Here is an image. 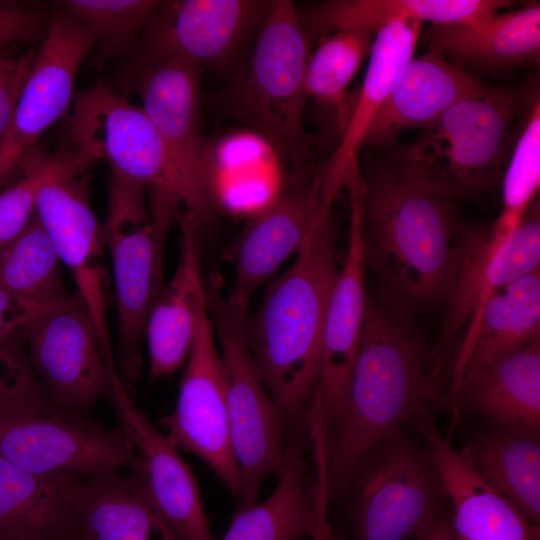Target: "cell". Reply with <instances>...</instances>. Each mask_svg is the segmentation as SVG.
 Instances as JSON below:
<instances>
[{
	"mask_svg": "<svg viewBox=\"0 0 540 540\" xmlns=\"http://www.w3.org/2000/svg\"><path fill=\"white\" fill-rule=\"evenodd\" d=\"M409 317L367 299L346 411L325 433L329 500L349 494L357 469L380 442L446 400L440 350Z\"/></svg>",
	"mask_w": 540,
	"mask_h": 540,
	"instance_id": "1",
	"label": "cell"
},
{
	"mask_svg": "<svg viewBox=\"0 0 540 540\" xmlns=\"http://www.w3.org/2000/svg\"><path fill=\"white\" fill-rule=\"evenodd\" d=\"M331 214L298 251L294 264L266 289L246 324L254 368L277 407L285 444L304 441L306 417L319 385L329 298L338 276Z\"/></svg>",
	"mask_w": 540,
	"mask_h": 540,
	"instance_id": "2",
	"label": "cell"
},
{
	"mask_svg": "<svg viewBox=\"0 0 540 540\" xmlns=\"http://www.w3.org/2000/svg\"><path fill=\"white\" fill-rule=\"evenodd\" d=\"M362 248L380 303L410 316L444 300L462 227L450 199L425 192L391 165L362 177Z\"/></svg>",
	"mask_w": 540,
	"mask_h": 540,
	"instance_id": "3",
	"label": "cell"
},
{
	"mask_svg": "<svg viewBox=\"0 0 540 540\" xmlns=\"http://www.w3.org/2000/svg\"><path fill=\"white\" fill-rule=\"evenodd\" d=\"M309 57L308 35L294 3L271 1L246 64L219 98L223 113L262 134L295 175L310 168L302 124Z\"/></svg>",
	"mask_w": 540,
	"mask_h": 540,
	"instance_id": "4",
	"label": "cell"
},
{
	"mask_svg": "<svg viewBox=\"0 0 540 540\" xmlns=\"http://www.w3.org/2000/svg\"><path fill=\"white\" fill-rule=\"evenodd\" d=\"M111 170L108 213L102 224L109 247L118 315L116 366L131 394L141 371L140 338L163 286L164 250L179 202Z\"/></svg>",
	"mask_w": 540,
	"mask_h": 540,
	"instance_id": "5",
	"label": "cell"
},
{
	"mask_svg": "<svg viewBox=\"0 0 540 540\" xmlns=\"http://www.w3.org/2000/svg\"><path fill=\"white\" fill-rule=\"evenodd\" d=\"M517 93L486 86L421 128L391 166L430 194L468 197L501 177L510 125L520 106Z\"/></svg>",
	"mask_w": 540,
	"mask_h": 540,
	"instance_id": "6",
	"label": "cell"
},
{
	"mask_svg": "<svg viewBox=\"0 0 540 540\" xmlns=\"http://www.w3.org/2000/svg\"><path fill=\"white\" fill-rule=\"evenodd\" d=\"M214 280L206 286V307L220 345L231 445L240 479V509L258 501L262 483L281 468L283 421L260 380L246 341L247 308L232 304Z\"/></svg>",
	"mask_w": 540,
	"mask_h": 540,
	"instance_id": "7",
	"label": "cell"
},
{
	"mask_svg": "<svg viewBox=\"0 0 540 540\" xmlns=\"http://www.w3.org/2000/svg\"><path fill=\"white\" fill-rule=\"evenodd\" d=\"M350 492L354 540L415 539L448 502L430 452L402 431L368 454L355 473Z\"/></svg>",
	"mask_w": 540,
	"mask_h": 540,
	"instance_id": "8",
	"label": "cell"
},
{
	"mask_svg": "<svg viewBox=\"0 0 540 540\" xmlns=\"http://www.w3.org/2000/svg\"><path fill=\"white\" fill-rule=\"evenodd\" d=\"M29 364L50 399L78 413H90L110 399L108 375L118 371L79 293L46 305L20 330Z\"/></svg>",
	"mask_w": 540,
	"mask_h": 540,
	"instance_id": "9",
	"label": "cell"
},
{
	"mask_svg": "<svg viewBox=\"0 0 540 540\" xmlns=\"http://www.w3.org/2000/svg\"><path fill=\"white\" fill-rule=\"evenodd\" d=\"M201 67L174 58L140 72L133 84L182 189L184 210L209 224L217 208L212 150L202 135Z\"/></svg>",
	"mask_w": 540,
	"mask_h": 540,
	"instance_id": "10",
	"label": "cell"
},
{
	"mask_svg": "<svg viewBox=\"0 0 540 540\" xmlns=\"http://www.w3.org/2000/svg\"><path fill=\"white\" fill-rule=\"evenodd\" d=\"M271 1H161L127 57L133 83L143 70L181 58L198 66L222 68L255 36Z\"/></svg>",
	"mask_w": 540,
	"mask_h": 540,
	"instance_id": "11",
	"label": "cell"
},
{
	"mask_svg": "<svg viewBox=\"0 0 540 540\" xmlns=\"http://www.w3.org/2000/svg\"><path fill=\"white\" fill-rule=\"evenodd\" d=\"M68 148L182 205V189L164 145L142 107L98 80L77 93L66 128Z\"/></svg>",
	"mask_w": 540,
	"mask_h": 540,
	"instance_id": "12",
	"label": "cell"
},
{
	"mask_svg": "<svg viewBox=\"0 0 540 540\" xmlns=\"http://www.w3.org/2000/svg\"><path fill=\"white\" fill-rule=\"evenodd\" d=\"M0 457L41 475H93L139 464L123 426L106 428L62 407L0 420Z\"/></svg>",
	"mask_w": 540,
	"mask_h": 540,
	"instance_id": "13",
	"label": "cell"
},
{
	"mask_svg": "<svg viewBox=\"0 0 540 540\" xmlns=\"http://www.w3.org/2000/svg\"><path fill=\"white\" fill-rule=\"evenodd\" d=\"M185 363L175 410L159 426L177 448L208 465L239 500L241 479L229 433L224 371L207 310Z\"/></svg>",
	"mask_w": 540,
	"mask_h": 540,
	"instance_id": "14",
	"label": "cell"
},
{
	"mask_svg": "<svg viewBox=\"0 0 540 540\" xmlns=\"http://www.w3.org/2000/svg\"><path fill=\"white\" fill-rule=\"evenodd\" d=\"M92 164L65 152L62 166L39 188L36 215L70 270L77 293L85 301L101 339L112 350L105 315L103 269L99 259L106 245L103 225L90 204Z\"/></svg>",
	"mask_w": 540,
	"mask_h": 540,
	"instance_id": "15",
	"label": "cell"
},
{
	"mask_svg": "<svg viewBox=\"0 0 540 540\" xmlns=\"http://www.w3.org/2000/svg\"><path fill=\"white\" fill-rule=\"evenodd\" d=\"M345 189L349 195L351 210L348 252L328 302L316 394L320 401L326 434L338 426L346 411L367 305L360 172L350 177Z\"/></svg>",
	"mask_w": 540,
	"mask_h": 540,
	"instance_id": "16",
	"label": "cell"
},
{
	"mask_svg": "<svg viewBox=\"0 0 540 540\" xmlns=\"http://www.w3.org/2000/svg\"><path fill=\"white\" fill-rule=\"evenodd\" d=\"M321 170L296 175V181L253 216L227 254L234 265V283L227 299L248 308L253 293L307 242L331 214L321 189Z\"/></svg>",
	"mask_w": 540,
	"mask_h": 540,
	"instance_id": "17",
	"label": "cell"
},
{
	"mask_svg": "<svg viewBox=\"0 0 540 540\" xmlns=\"http://www.w3.org/2000/svg\"><path fill=\"white\" fill-rule=\"evenodd\" d=\"M540 268V206L537 198L506 238L491 227L462 229L456 263L444 300L439 350L475 317L485 300L513 280Z\"/></svg>",
	"mask_w": 540,
	"mask_h": 540,
	"instance_id": "18",
	"label": "cell"
},
{
	"mask_svg": "<svg viewBox=\"0 0 540 540\" xmlns=\"http://www.w3.org/2000/svg\"><path fill=\"white\" fill-rule=\"evenodd\" d=\"M93 47L90 30L55 8L10 127L0 141V168L10 172L17 158L65 114L77 73Z\"/></svg>",
	"mask_w": 540,
	"mask_h": 540,
	"instance_id": "19",
	"label": "cell"
},
{
	"mask_svg": "<svg viewBox=\"0 0 540 540\" xmlns=\"http://www.w3.org/2000/svg\"><path fill=\"white\" fill-rule=\"evenodd\" d=\"M409 424L423 439L441 475L457 540H539L540 528L475 471L463 448L439 431L431 412Z\"/></svg>",
	"mask_w": 540,
	"mask_h": 540,
	"instance_id": "20",
	"label": "cell"
},
{
	"mask_svg": "<svg viewBox=\"0 0 540 540\" xmlns=\"http://www.w3.org/2000/svg\"><path fill=\"white\" fill-rule=\"evenodd\" d=\"M109 381L110 400L133 442L160 513L182 540H216L197 480L178 448L137 408L119 375Z\"/></svg>",
	"mask_w": 540,
	"mask_h": 540,
	"instance_id": "21",
	"label": "cell"
},
{
	"mask_svg": "<svg viewBox=\"0 0 540 540\" xmlns=\"http://www.w3.org/2000/svg\"><path fill=\"white\" fill-rule=\"evenodd\" d=\"M422 22L394 21L375 33L369 65L358 98L347 115L340 144L321 170L323 200L332 206L351 174L358 155L396 79L413 59Z\"/></svg>",
	"mask_w": 540,
	"mask_h": 540,
	"instance_id": "22",
	"label": "cell"
},
{
	"mask_svg": "<svg viewBox=\"0 0 540 540\" xmlns=\"http://www.w3.org/2000/svg\"><path fill=\"white\" fill-rule=\"evenodd\" d=\"M180 254L175 273L163 288L146 323L150 374L157 379L172 374L186 362L199 320L207 310L199 231L195 216L179 210Z\"/></svg>",
	"mask_w": 540,
	"mask_h": 540,
	"instance_id": "23",
	"label": "cell"
},
{
	"mask_svg": "<svg viewBox=\"0 0 540 540\" xmlns=\"http://www.w3.org/2000/svg\"><path fill=\"white\" fill-rule=\"evenodd\" d=\"M540 337V268L491 294L471 320L455 362L446 402L455 412L466 371L488 367Z\"/></svg>",
	"mask_w": 540,
	"mask_h": 540,
	"instance_id": "24",
	"label": "cell"
},
{
	"mask_svg": "<svg viewBox=\"0 0 540 540\" xmlns=\"http://www.w3.org/2000/svg\"><path fill=\"white\" fill-rule=\"evenodd\" d=\"M75 540H182L155 505L140 460L131 469L84 476Z\"/></svg>",
	"mask_w": 540,
	"mask_h": 540,
	"instance_id": "25",
	"label": "cell"
},
{
	"mask_svg": "<svg viewBox=\"0 0 540 540\" xmlns=\"http://www.w3.org/2000/svg\"><path fill=\"white\" fill-rule=\"evenodd\" d=\"M487 85L449 63L432 46L413 58L396 79L376 116L364 146L391 144L404 130L423 128L458 101Z\"/></svg>",
	"mask_w": 540,
	"mask_h": 540,
	"instance_id": "26",
	"label": "cell"
},
{
	"mask_svg": "<svg viewBox=\"0 0 540 540\" xmlns=\"http://www.w3.org/2000/svg\"><path fill=\"white\" fill-rule=\"evenodd\" d=\"M84 476L33 474L0 457V540H75Z\"/></svg>",
	"mask_w": 540,
	"mask_h": 540,
	"instance_id": "27",
	"label": "cell"
},
{
	"mask_svg": "<svg viewBox=\"0 0 540 540\" xmlns=\"http://www.w3.org/2000/svg\"><path fill=\"white\" fill-rule=\"evenodd\" d=\"M431 45L461 64L505 70L536 64L540 56V5L499 13L472 24L434 25Z\"/></svg>",
	"mask_w": 540,
	"mask_h": 540,
	"instance_id": "28",
	"label": "cell"
},
{
	"mask_svg": "<svg viewBox=\"0 0 540 540\" xmlns=\"http://www.w3.org/2000/svg\"><path fill=\"white\" fill-rule=\"evenodd\" d=\"M466 410L496 425L540 428V337L518 353L466 371L455 403V416Z\"/></svg>",
	"mask_w": 540,
	"mask_h": 540,
	"instance_id": "29",
	"label": "cell"
},
{
	"mask_svg": "<svg viewBox=\"0 0 540 540\" xmlns=\"http://www.w3.org/2000/svg\"><path fill=\"white\" fill-rule=\"evenodd\" d=\"M505 0H334L298 12L303 29L321 36L343 29L378 32L398 20L472 24L509 7Z\"/></svg>",
	"mask_w": 540,
	"mask_h": 540,
	"instance_id": "30",
	"label": "cell"
},
{
	"mask_svg": "<svg viewBox=\"0 0 540 540\" xmlns=\"http://www.w3.org/2000/svg\"><path fill=\"white\" fill-rule=\"evenodd\" d=\"M463 450L477 474L539 526V429L495 424Z\"/></svg>",
	"mask_w": 540,
	"mask_h": 540,
	"instance_id": "31",
	"label": "cell"
},
{
	"mask_svg": "<svg viewBox=\"0 0 540 540\" xmlns=\"http://www.w3.org/2000/svg\"><path fill=\"white\" fill-rule=\"evenodd\" d=\"M304 441L285 445L278 481L263 502L239 509L221 540H301L316 531L314 489L306 480Z\"/></svg>",
	"mask_w": 540,
	"mask_h": 540,
	"instance_id": "32",
	"label": "cell"
},
{
	"mask_svg": "<svg viewBox=\"0 0 540 540\" xmlns=\"http://www.w3.org/2000/svg\"><path fill=\"white\" fill-rule=\"evenodd\" d=\"M61 260L37 215L13 241L0 248V288L48 305L65 299Z\"/></svg>",
	"mask_w": 540,
	"mask_h": 540,
	"instance_id": "33",
	"label": "cell"
},
{
	"mask_svg": "<svg viewBox=\"0 0 540 540\" xmlns=\"http://www.w3.org/2000/svg\"><path fill=\"white\" fill-rule=\"evenodd\" d=\"M375 34L365 29H343L324 35L305 72L307 97L316 103L335 108L341 130L348 111L345 108L347 87L370 54Z\"/></svg>",
	"mask_w": 540,
	"mask_h": 540,
	"instance_id": "34",
	"label": "cell"
},
{
	"mask_svg": "<svg viewBox=\"0 0 540 540\" xmlns=\"http://www.w3.org/2000/svg\"><path fill=\"white\" fill-rule=\"evenodd\" d=\"M55 8L84 24L95 38L96 64L127 57L161 1L157 0H64Z\"/></svg>",
	"mask_w": 540,
	"mask_h": 540,
	"instance_id": "35",
	"label": "cell"
},
{
	"mask_svg": "<svg viewBox=\"0 0 540 540\" xmlns=\"http://www.w3.org/2000/svg\"><path fill=\"white\" fill-rule=\"evenodd\" d=\"M540 185V101L535 98L503 175L502 210L492 231L507 238L522 222Z\"/></svg>",
	"mask_w": 540,
	"mask_h": 540,
	"instance_id": "36",
	"label": "cell"
},
{
	"mask_svg": "<svg viewBox=\"0 0 540 540\" xmlns=\"http://www.w3.org/2000/svg\"><path fill=\"white\" fill-rule=\"evenodd\" d=\"M64 152L50 154L36 144L16 160L23 178L0 194V248L18 237L36 215L40 186L63 164Z\"/></svg>",
	"mask_w": 540,
	"mask_h": 540,
	"instance_id": "37",
	"label": "cell"
},
{
	"mask_svg": "<svg viewBox=\"0 0 540 540\" xmlns=\"http://www.w3.org/2000/svg\"><path fill=\"white\" fill-rule=\"evenodd\" d=\"M22 343L21 335L0 341V420L60 407L32 370Z\"/></svg>",
	"mask_w": 540,
	"mask_h": 540,
	"instance_id": "38",
	"label": "cell"
},
{
	"mask_svg": "<svg viewBox=\"0 0 540 540\" xmlns=\"http://www.w3.org/2000/svg\"><path fill=\"white\" fill-rule=\"evenodd\" d=\"M36 51L16 46L0 52V141L8 131Z\"/></svg>",
	"mask_w": 540,
	"mask_h": 540,
	"instance_id": "39",
	"label": "cell"
},
{
	"mask_svg": "<svg viewBox=\"0 0 540 540\" xmlns=\"http://www.w3.org/2000/svg\"><path fill=\"white\" fill-rule=\"evenodd\" d=\"M52 12L38 7L0 6V52L17 44L42 42Z\"/></svg>",
	"mask_w": 540,
	"mask_h": 540,
	"instance_id": "40",
	"label": "cell"
},
{
	"mask_svg": "<svg viewBox=\"0 0 540 540\" xmlns=\"http://www.w3.org/2000/svg\"><path fill=\"white\" fill-rule=\"evenodd\" d=\"M45 306L24 300L0 288V341L20 335L21 328Z\"/></svg>",
	"mask_w": 540,
	"mask_h": 540,
	"instance_id": "41",
	"label": "cell"
},
{
	"mask_svg": "<svg viewBox=\"0 0 540 540\" xmlns=\"http://www.w3.org/2000/svg\"><path fill=\"white\" fill-rule=\"evenodd\" d=\"M314 496L316 505V531L313 540H344L341 535L336 534L328 520V484L326 476L319 474L316 477L314 486Z\"/></svg>",
	"mask_w": 540,
	"mask_h": 540,
	"instance_id": "42",
	"label": "cell"
},
{
	"mask_svg": "<svg viewBox=\"0 0 540 540\" xmlns=\"http://www.w3.org/2000/svg\"><path fill=\"white\" fill-rule=\"evenodd\" d=\"M414 540H457L451 524L450 510L445 508L435 521Z\"/></svg>",
	"mask_w": 540,
	"mask_h": 540,
	"instance_id": "43",
	"label": "cell"
},
{
	"mask_svg": "<svg viewBox=\"0 0 540 540\" xmlns=\"http://www.w3.org/2000/svg\"><path fill=\"white\" fill-rule=\"evenodd\" d=\"M9 172L3 170L2 168H0V184L3 182V180L5 179V177L7 176Z\"/></svg>",
	"mask_w": 540,
	"mask_h": 540,
	"instance_id": "44",
	"label": "cell"
}]
</instances>
